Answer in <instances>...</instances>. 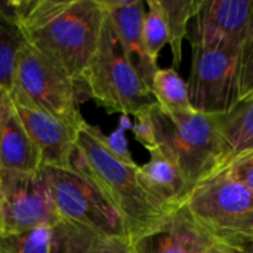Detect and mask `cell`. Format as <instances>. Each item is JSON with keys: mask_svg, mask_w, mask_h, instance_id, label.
Returning <instances> with one entry per match:
<instances>
[{"mask_svg": "<svg viewBox=\"0 0 253 253\" xmlns=\"http://www.w3.org/2000/svg\"><path fill=\"white\" fill-rule=\"evenodd\" d=\"M105 15L101 0H25L18 21L28 44L64 68L82 92Z\"/></svg>", "mask_w": 253, "mask_h": 253, "instance_id": "6da1fadb", "label": "cell"}, {"mask_svg": "<svg viewBox=\"0 0 253 253\" xmlns=\"http://www.w3.org/2000/svg\"><path fill=\"white\" fill-rule=\"evenodd\" d=\"M71 168L84 173L114 206L129 240L156 228L173 212L148 193L130 156L119 151L98 126L87 122L80 127Z\"/></svg>", "mask_w": 253, "mask_h": 253, "instance_id": "7a4b0ae2", "label": "cell"}, {"mask_svg": "<svg viewBox=\"0 0 253 253\" xmlns=\"http://www.w3.org/2000/svg\"><path fill=\"white\" fill-rule=\"evenodd\" d=\"M145 114L156 148L175 163L193 190L224 166L227 151L215 116L197 111L170 114L157 104Z\"/></svg>", "mask_w": 253, "mask_h": 253, "instance_id": "3957f363", "label": "cell"}, {"mask_svg": "<svg viewBox=\"0 0 253 253\" xmlns=\"http://www.w3.org/2000/svg\"><path fill=\"white\" fill-rule=\"evenodd\" d=\"M82 93L108 114L122 113L138 117L157 104L151 89L129 59L108 15H105L96 53L83 76Z\"/></svg>", "mask_w": 253, "mask_h": 253, "instance_id": "277c9868", "label": "cell"}, {"mask_svg": "<svg viewBox=\"0 0 253 253\" xmlns=\"http://www.w3.org/2000/svg\"><path fill=\"white\" fill-rule=\"evenodd\" d=\"M184 206L216 243L239 249L253 245V191L227 169L196 185Z\"/></svg>", "mask_w": 253, "mask_h": 253, "instance_id": "5b68a950", "label": "cell"}, {"mask_svg": "<svg viewBox=\"0 0 253 253\" xmlns=\"http://www.w3.org/2000/svg\"><path fill=\"white\" fill-rule=\"evenodd\" d=\"M9 93L62 120L77 125L84 122L79 110V84L64 68L28 43L18 55Z\"/></svg>", "mask_w": 253, "mask_h": 253, "instance_id": "8992f818", "label": "cell"}, {"mask_svg": "<svg viewBox=\"0 0 253 253\" xmlns=\"http://www.w3.org/2000/svg\"><path fill=\"white\" fill-rule=\"evenodd\" d=\"M43 170L59 219L87 227L105 239L127 237L119 212L84 173L74 168L46 166Z\"/></svg>", "mask_w": 253, "mask_h": 253, "instance_id": "52a82bcc", "label": "cell"}, {"mask_svg": "<svg viewBox=\"0 0 253 253\" xmlns=\"http://www.w3.org/2000/svg\"><path fill=\"white\" fill-rule=\"evenodd\" d=\"M188 95L194 111L224 116L239 102L237 61L240 47L222 43H193Z\"/></svg>", "mask_w": 253, "mask_h": 253, "instance_id": "ba28073f", "label": "cell"}, {"mask_svg": "<svg viewBox=\"0 0 253 253\" xmlns=\"http://www.w3.org/2000/svg\"><path fill=\"white\" fill-rule=\"evenodd\" d=\"M59 221L44 170H0V236Z\"/></svg>", "mask_w": 253, "mask_h": 253, "instance_id": "9c48e42d", "label": "cell"}, {"mask_svg": "<svg viewBox=\"0 0 253 253\" xmlns=\"http://www.w3.org/2000/svg\"><path fill=\"white\" fill-rule=\"evenodd\" d=\"M9 96L21 125L40 153L43 168H71L79 132L84 122L82 125L71 123L28 104L13 93H9Z\"/></svg>", "mask_w": 253, "mask_h": 253, "instance_id": "30bf717a", "label": "cell"}, {"mask_svg": "<svg viewBox=\"0 0 253 253\" xmlns=\"http://www.w3.org/2000/svg\"><path fill=\"white\" fill-rule=\"evenodd\" d=\"M252 30L253 0H203L188 40L242 47Z\"/></svg>", "mask_w": 253, "mask_h": 253, "instance_id": "8fae6325", "label": "cell"}, {"mask_svg": "<svg viewBox=\"0 0 253 253\" xmlns=\"http://www.w3.org/2000/svg\"><path fill=\"white\" fill-rule=\"evenodd\" d=\"M216 243L185 206L170 212L156 228L130 240L132 253H206Z\"/></svg>", "mask_w": 253, "mask_h": 253, "instance_id": "7c38bea8", "label": "cell"}, {"mask_svg": "<svg viewBox=\"0 0 253 253\" xmlns=\"http://www.w3.org/2000/svg\"><path fill=\"white\" fill-rule=\"evenodd\" d=\"M111 19L116 33L144 82L151 84L156 71L160 68L147 56L142 43V25L145 18V3L142 0H101Z\"/></svg>", "mask_w": 253, "mask_h": 253, "instance_id": "4fadbf2b", "label": "cell"}, {"mask_svg": "<svg viewBox=\"0 0 253 253\" xmlns=\"http://www.w3.org/2000/svg\"><path fill=\"white\" fill-rule=\"evenodd\" d=\"M150 160L139 166V175L148 193L169 211L185 205L193 187L181 170L162 151L151 148Z\"/></svg>", "mask_w": 253, "mask_h": 253, "instance_id": "5bb4252c", "label": "cell"}, {"mask_svg": "<svg viewBox=\"0 0 253 253\" xmlns=\"http://www.w3.org/2000/svg\"><path fill=\"white\" fill-rule=\"evenodd\" d=\"M42 169L40 153L21 125L10 101L0 132V170L33 173Z\"/></svg>", "mask_w": 253, "mask_h": 253, "instance_id": "9a60e30c", "label": "cell"}, {"mask_svg": "<svg viewBox=\"0 0 253 253\" xmlns=\"http://www.w3.org/2000/svg\"><path fill=\"white\" fill-rule=\"evenodd\" d=\"M216 123L227 151L222 168L242 154L253 151V96L239 101L227 114L216 116Z\"/></svg>", "mask_w": 253, "mask_h": 253, "instance_id": "2e32d148", "label": "cell"}, {"mask_svg": "<svg viewBox=\"0 0 253 253\" xmlns=\"http://www.w3.org/2000/svg\"><path fill=\"white\" fill-rule=\"evenodd\" d=\"M202 1L203 0H159L168 28L175 70H178L182 61V40L188 37V22L196 18Z\"/></svg>", "mask_w": 253, "mask_h": 253, "instance_id": "e0dca14e", "label": "cell"}, {"mask_svg": "<svg viewBox=\"0 0 253 253\" xmlns=\"http://www.w3.org/2000/svg\"><path fill=\"white\" fill-rule=\"evenodd\" d=\"M150 89L157 105L166 113L178 114L194 111L190 102L188 84L173 67L159 68L153 77Z\"/></svg>", "mask_w": 253, "mask_h": 253, "instance_id": "ac0fdd59", "label": "cell"}, {"mask_svg": "<svg viewBox=\"0 0 253 253\" xmlns=\"http://www.w3.org/2000/svg\"><path fill=\"white\" fill-rule=\"evenodd\" d=\"M27 43L18 18L0 12V89L10 92L18 55Z\"/></svg>", "mask_w": 253, "mask_h": 253, "instance_id": "d6986e66", "label": "cell"}, {"mask_svg": "<svg viewBox=\"0 0 253 253\" xmlns=\"http://www.w3.org/2000/svg\"><path fill=\"white\" fill-rule=\"evenodd\" d=\"M101 239L87 227L59 219L52 225L50 253H96Z\"/></svg>", "mask_w": 253, "mask_h": 253, "instance_id": "ffe728a7", "label": "cell"}, {"mask_svg": "<svg viewBox=\"0 0 253 253\" xmlns=\"http://www.w3.org/2000/svg\"><path fill=\"white\" fill-rule=\"evenodd\" d=\"M142 43L147 56L151 62L157 64L162 49L169 43L168 28L159 0L147 1V12L142 25Z\"/></svg>", "mask_w": 253, "mask_h": 253, "instance_id": "44dd1931", "label": "cell"}, {"mask_svg": "<svg viewBox=\"0 0 253 253\" xmlns=\"http://www.w3.org/2000/svg\"><path fill=\"white\" fill-rule=\"evenodd\" d=\"M52 225H42L16 234L0 236V246L9 253H50Z\"/></svg>", "mask_w": 253, "mask_h": 253, "instance_id": "7402d4cb", "label": "cell"}, {"mask_svg": "<svg viewBox=\"0 0 253 253\" xmlns=\"http://www.w3.org/2000/svg\"><path fill=\"white\" fill-rule=\"evenodd\" d=\"M239 101L253 96V30L245 39L237 61Z\"/></svg>", "mask_w": 253, "mask_h": 253, "instance_id": "603a6c76", "label": "cell"}, {"mask_svg": "<svg viewBox=\"0 0 253 253\" xmlns=\"http://www.w3.org/2000/svg\"><path fill=\"white\" fill-rule=\"evenodd\" d=\"M222 169H227L236 179H239L242 184H245L249 190L253 191V151L242 154L240 157L231 160Z\"/></svg>", "mask_w": 253, "mask_h": 253, "instance_id": "cb8c5ba5", "label": "cell"}, {"mask_svg": "<svg viewBox=\"0 0 253 253\" xmlns=\"http://www.w3.org/2000/svg\"><path fill=\"white\" fill-rule=\"evenodd\" d=\"M138 123L133 126V135L138 142H141L147 150L156 148V139H154V132L151 127V123L147 117V114H141L136 117Z\"/></svg>", "mask_w": 253, "mask_h": 253, "instance_id": "d4e9b609", "label": "cell"}, {"mask_svg": "<svg viewBox=\"0 0 253 253\" xmlns=\"http://www.w3.org/2000/svg\"><path fill=\"white\" fill-rule=\"evenodd\" d=\"M96 253H132V245L127 237H102Z\"/></svg>", "mask_w": 253, "mask_h": 253, "instance_id": "484cf974", "label": "cell"}, {"mask_svg": "<svg viewBox=\"0 0 253 253\" xmlns=\"http://www.w3.org/2000/svg\"><path fill=\"white\" fill-rule=\"evenodd\" d=\"M10 104V96H9V92L7 90H3L0 89V132H1V125H3V117H4V113L7 110Z\"/></svg>", "mask_w": 253, "mask_h": 253, "instance_id": "4316f807", "label": "cell"}, {"mask_svg": "<svg viewBox=\"0 0 253 253\" xmlns=\"http://www.w3.org/2000/svg\"><path fill=\"white\" fill-rule=\"evenodd\" d=\"M206 253H246L245 249H239V248H231V246H225L221 243H213L212 248Z\"/></svg>", "mask_w": 253, "mask_h": 253, "instance_id": "83f0119b", "label": "cell"}, {"mask_svg": "<svg viewBox=\"0 0 253 253\" xmlns=\"http://www.w3.org/2000/svg\"><path fill=\"white\" fill-rule=\"evenodd\" d=\"M245 252H246V253H253V246H249V248H246V249H245Z\"/></svg>", "mask_w": 253, "mask_h": 253, "instance_id": "f1b7e54d", "label": "cell"}, {"mask_svg": "<svg viewBox=\"0 0 253 253\" xmlns=\"http://www.w3.org/2000/svg\"><path fill=\"white\" fill-rule=\"evenodd\" d=\"M0 253H9V252H7L3 246H0Z\"/></svg>", "mask_w": 253, "mask_h": 253, "instance_id": "f546056e", "label": "cell"}, {"mask_svg": "<svg viewBox=\"0 0 253 253\" xmlns=\"http://www.w3.org/2000/svg\"><path fill=\"white\" fill-rule=\"evenodd\" d=\"M252 246H253V245H252Z\"/></svg>", "mask_w": 253, "mask_h": 253, "instance_id": "4dcf8cb0", "label": "cell"}]
</instances>
